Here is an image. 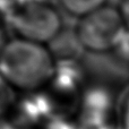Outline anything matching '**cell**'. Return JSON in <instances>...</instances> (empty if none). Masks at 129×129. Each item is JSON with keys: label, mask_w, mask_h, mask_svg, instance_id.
<instances>
[{"label": "cell", "mask_w": 129, "mask_h": 129, "mask_svg": "<svg viewBox=\"0 0 129 129\" xmlns=\"http://www.w3.org/2000/svg\"><path fill=\"white\" fill-rule=\"evenodd\" d=\"M54 68L56 62L47 45L15 38L0 52V75L22 93L45 88Z\"/></svg>", "instance_id": "cell-1"}, {"label": "cell", "mask_w": 129, "mask_h": 129, "mask_svg": "<svg viewBox=\"0 0 129 129\" xmlns=\"http://www.w3.org/2000/svg\"><path fill=\"white\" fill-rule=\"evenodd\" d=\"M74 27L84 51L94 54L113 51L128 32L119 8L110 5L78 19Z\"/></svg>", "instance_id": "cell-2"}, {"label": "cell", "mask_w": 129, "mask_h": 129, "mask_svg": "<svg viewBox=\"0 0 129 129\" xmlns=\"http://www.w3.org/2000/svg\"><path fill=\"white\" fill-rule=\"evenodd\" d=\"M17 39L48 45L66 26L56 5L25 4L8 22Z\"/></svg>", "instance_id": "cell-3"}, {"label": "cell", "mask_w": 129, "mask_h": 129, "mask_svg": "<svg viewBox=\"0 0 129 129\" xmlns=\"http://www.w3.org/2000/svg\"><path fill=\"white\" fill-rule=\"evenodd\" d=\"M54 116H58L56 105L43 88L31 93H23L17 98L7 119L19 128L39 129Z\"/></svg>", "instance_id": "cell-4"}, {"label": "cell", "mask_w": 129, "mask_h": 129, "mask_svg": "<svg viewBox=\"0 0 129 129\" xmlns=\"http://www.w3.org/2000/svg\"><path fill=\"white\" fill-rule=\"evenodd\" d=\"M114 98L102 85H91L83 89L76 121L79 123H114Z\"/></svg>", "instance_id": "cell-5"}, {"label": "cell", "mask_w": 129, "mask_h": 129, "mask_svg": "<svg viewBox=\"0 0 129 129\" xmlns=\"http://www.w3.org/2000/svg\"><path fill=\"white\" fill-rule=\"evenodd\" d=\"M47 47L56 63L80 62V58L85 52L76 35L75 27L67 25Z\"/></svg>", "instance_id": "cell-6"}, {"label": "cell", "mask_w": 129, "mask_h": 129, "mask_svg": "<svg viewBox=\"0 0 129 129\" xmlns=\"http://www.w3.org/2000/svg\"><path fill=\"white\" fill-rule=\"evenodd\" d=\"M107 2L108 0H57V6L67 16L78 20L107 6Z\"/></svg>", "instance_id": "cell-7"}, {"label": "cell", "mask_w": 129, "mask_h": 129, "mask_svg": "<svg viewBox=\"0 0 129 129\" xmlns=\"http://www.w3.org/2000/svg\"><path fill=\"white\" fill-rule=\"evenodd\" d=\"M39 129H78L76 119L69 116H54L47 120Z\"/></svg>", "instance_id": "cell-8"}, {"label": "cell", "mask_w": 129, "mask_h": 129, "mask_svg": "<svg viewBox=\"0 0 129 129\" xmlns=\"http://www.w3.org/2000/svg\"><path fill=\"white\" fill-rule=\"evenodd\" d=\"M26 4L25 0H0V20L6 24Z\"/></svg>", "instance_id": "cell-9"}, {"label": "cell", "mask_w": 129, "mask_h": 129, "mask_svg": "<svg viewBox=\"0 0 129 129\" xmlns=\"http://www.w3.org/2000/svg\"><path fill=\"white\" fill-rule=\"evenodd\" d=\"M120 126L121 129H129V92L120 107Z\"/></svg>", "instance_id": "cell-10"}, {"label": "cell", "mask_w": 129, "mask_h": 129, "mask_svg": "<svg viewBox=\"0 0 129 129\" xmlns=\"http://www.w3.org/2000/svg\"><path fill=\"white\" fill-rule=\"evenodd\" d=\"M119 10H120L123 23H125L126 27H127V31L129 32V0H122L121 1Z\"/></svg>", "instance_id": "cell-11"}, {"label": "cell", "mask_w": 129, "mask_h": 129, "mask_svg": "<svg viewBox=\"0 0 129 129\" xmlns=\"http://www.w3.org/2000/svg\"><path fill=\"white\" fill-rule=\"evenodd\" d=\"M0 129H17V126L14 125L9 119H0Z\"/></svg>", "instance_id": "cell-12"}, {"label": "cell", "mask_w": 129, "mask_h": 129, "mask_svg": "<svg viewBox=\"0 0 129 129\" xmlns=\"http://www.w3.org/2000/svg\"><path fill=\"white\" fill-rule=\"evenodd\" d=\"M26 4H48V5H56L57 0H25Z\"/></svg>", "instance_id": "cell-13"}, {"label": "cell", "mask_w": 129, "mask_h": 129, "mask_svg": "<svg viewBox=\"0 0 129 129\" xmlns=\"http://www.w3.org/2000/svg\"><path fill=\"white\" fill-rule=\"evenodd\" d=\"M7 42H8V41H6V38H5V32H4V29H2L1 25H0V52H1V50L4 49V47L6 45Z\"/></svg>", "instance_id": "cell-14"}, {"label": "cell", "mask_w": 129, "mask_h": 129, "mask_svg": "<svg viewBox=\"0 0 129 129\" xmlns=\"http://www.w3.org/2000/svg\"><path fill=\"white\" fill-rule=\"evenodd\" d=\"M17 129H25V128H19V127H17Z\"/></svg>", "instance_id": "cell-15"}]
</instances>
